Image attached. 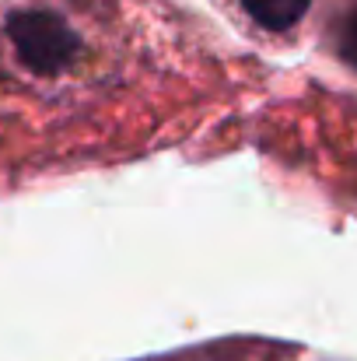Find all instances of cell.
I'll return each instance as SVG.
<instances>
[{
	"mask_svg": "<svg viewBox=\"0 0 357 361\" xmlns=\"http://www.w3.org/2000/svg\"><path fill=\"white\" fill-rule=\"evenodd\" d=\"M340 53H344V60L357 67V11L347 18V28H344V42H340Z\"/></svg>",
	"mask_w": 357,
	"mask_h": 361,
	"instance_id": "obj_3",
	"label": "cell"
},
{
	"mask_svg": "<svg viewBox=\"0 0 357 361\" xmlns=\"http://www.w3.org/2000/svg\"><path fill=\"white\" fill-rule=\"evenodd\" d=\"M242 4H245L249 18L259 28H266V32H287V28H294L305 18V11L312 7V0H242Z\"/></svg>",
	"mask_w": 357,
	"mask_h": 361,
	"instance_id": "obj_2",
	"label": "cell"
},
{
	"mask_svg": "<svg viewBox=\"0 0 357 361\" xmlns=\"http://www.w3.org/2000/svg\"><path fill=\"white\" fill-rule=\"evenodd\" d=\"M4 32L18 63L35 78H56L70 71L81 56V35L56 11H46V7L11 11Z\"/></svg>",
	"mask_w": 357,
	"mask_h": 361,
	"instance_id": "obj_1",
	"label": "cell"
}]
</instances>
